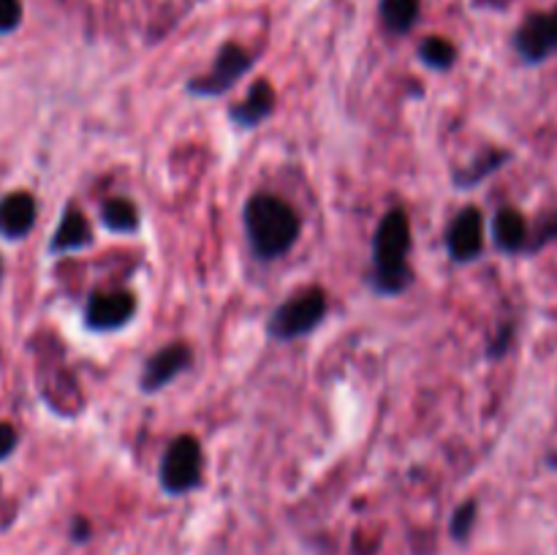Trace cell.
<instances>
[{"instance_id":"1","label":"cell","mask_w":557,"mask_h":555,"mask_svg":"<svg viewBox=\"0 0 557 555\" xmlns=\"http://www.w3.org/2000/svg\"><path fill=\"white\" fill-rule=\"evenodd\" d=\"M245 234L256 259L275 261L286 256L299 239V218L288 201L272 194L250 196L243 210Z\"/></svg>"},{"instance_id":"2","label":"cell","mask_w":557,"mask_h":555,"mask_svg":"<svg viewBox=\"0 0 557 555\" xmlns=\"http://www.w3.org/2000/svg\"><path fill=\"white\" fill-rule=\"evenodd\" d=\"M408 250H411V223L408 215L395 207L381 218L373 234V270L368 283L379 294H400L413 281L408 267Z\"/></svg>"},{"instance_id":"3","label":"cell","mask_w":557,"mask_h":555,"mask_svg":"<svg viewBox=\"0 0 557 555\" xmlns=\"http://www.w3.org/2000/svg\"><path fill=\"white\" fill-rule=\"evenodd\" d=\"M326 310H330V303H326V294L321 288H299L286 303L272 310L270 321H267V335L277 343L308 335L324 321Z\"/></svg>"},{"instance_id":"4","label":"cell","mask_w":557,"mask_h":555,"mask_svg":"<svg viewBox=\"0 0 557 555\" xmlns=\"http://www.w3.org/2000/svg\"><path fill=\"white\" fill-rule=\"evenodd\" d=\"M201 471H205V455H201L199 439H194V435H177L166 446V452H163L158 479H161V488L169 495H183L199 488Z\"/></svg>"},{"instance_id":"5","label":"cell","mask_w":557,"mask_h":555,"mask_svg":"<svg viewBox=\"0 0 557 555\" xmlns=\"http://www.w3.org/2000/svg\"><path fill=\"white\" fill-rule=\"evenodd\" d=\"M250 65H253V54H250L248 49L232 41L223 44V47L218 49L212 69L188 82V92L196 98L223 96V92L232 90V87L248 74Z\"/></svg>"},{"instance_id":"6","label":"cell","mask_w":557,"mask_h":555,"mask_svg":"<svg viewBox=\"0 0 557 555\" xmlns=\"http://www.w3.org/2000/svg\"><path fill=\"white\" fill-rule=\"evenodd\" d=\"M484 250V218L479 207H462L446 229V254L457 264L476 261Z\"/></svg>"},{"instance_id":"7","label":"cell","mask_w":557,"mask_h":555,"mask_svg":"<svg viewBox=\"0 0 557 555\" xmlns=\"http://www.w3.org/2000/svg\"><path fill=\"white\" fill-rule=\"evenodd\" d=\"M136 297L131 292H96L85 305V326L92 332H114L131 324Z\"/></svg>"},{"instance_id":"8","label":"cell","mask_w":557,"mask_h":555,"mask_svg":"<svg viewBox=\"0 0 557 555\" xmlns=\"http://www.w3.org/2000/svg\"><path fill=\"white\" fill-rule=\"evenodd\" d=\"M515 47L525 63H542L557 52V5L547 14H531L515 36Z\"/></svg>"},{"instance_id":"9","label":"cell","mask_w":557,"mask_h":555,"mask_svg":"<svg viewBox=\"0 0 557 555\" xmlns=\"http://www.w3.org/2000/svg\"><path fill=\"white\" fill-rule=\"evenodd\" d=\"M190 359H194V351L185 343H169V346L158 348L145 362V370H141V392H158L172 384L180 373L190 368Z\"/></svg>"},{"instance_id":"10","label":"cell","mask_w":557,"mask_h":555,"mask_svg":"<svg viewBox=\"0 0 557 555\" xmlns=\"http://www.w3.org/2000/svg\"><path fill=\"white\" fill-rule=\"evenodd\" d=\"M38 205L27 190H14V194L0 199V237L22 239L36 226Z\"/></svg>"},{"instance_id":"11","label":"cell","mask_w":557,"mask_h":555,"mask_svg":"<svg viewBox=\"0 0 557 555\" xmlns=\"http://www.w3.org/2000/svg\"><path fill=\"white\" fill-rule=\"evenodd\" d=\"M275 87L270 85V79H259L250 85L248 96L237 103V107L228 109V120L239 128H256V125L264 123L272 112H275Z\"/></svg>"},{"instance_id":"12","label":"cell","mask_w":557,"mask_h":555,"mask_svg":"<svg viewBox=\"0 0 557 555\" xmlns=\"http://www.w3.org/2000/svg\"><path fill=\"white\" fill-rule=\"evenodd\" d=\"M87 245H92L90 223H87V218L82 215L76 207H69V210L63 212V218H60L52 239H49V254H74V250L87 248Z\"/></svg>"},{"instance_id":"13","label":"cell","mask_w":557,"mask_h":555,"mask_svg":"<svg viewBox=\"0 0 557 555\" xmlns=\"http://www.w3.org/2000/svg\"><path fill=\"white\" fill-rule=\"evenodd\" d=\"M493 243L504 254H520V250H525L531 245V229H528V221L522 218L520 210L504 207V210L495 212Z\"/></svg>"},{"instance_id":"14","label":"cell","mask_w":557,"mask_h":555,"mask_svg":"<svg viewBox=\"0 0 557 555\" xmlns=\"http://www.w3.org/2000/svg\"><path fill=\"white\" fill-rule=\"evenodd\" d=\"M381 22L395 36H406L411 27L419 22V11H422V0H381L379 5Z\"/></svg>"},{"instance_id":"15","label":"cell","mask_w":557,"mask_h":555,"mask_svg":"<svg viewBox=\"0 0 557 555\" xmlns=\"http://www.w3.org/2000/svg\"><path fill=\"white\" fill-rule=\"evenodd\" d=\"M506 161H509V152L506 150L482 152L476 161H471L466 169H460V172L455 174V185L457 188H473V185L484 183L493 172H498Z\"/></svg>"},{"instance_id":"16","label":"cell","mask_w":557,"mask_h":555,"mask_svg":"<svg viewBox=\"0 0 557 555\" xmlns=\"http://www.w3.org/2000/svg\"><path fill=\"white\" fill-rule=\"evenodd\" d=\"M101 221L114 234H134L139 229V210L128 199H109L101 207Z\"/></svg>"},{"instance_id":"17","label":"cell","mask_w":557,"mask_h":555,"mask_svg":"<svg viewBox=\"0 0 557 555\" xmlns=\"http://www.w3.org/2000/svg\"><path fill=\"white\" fill-rule=\"evenodd\" d=\"M419 60L433 71H449L457 63V49L444 36H428L419 44Z\"/></svg>"},{"instance_id":"18","label":"cell","mask_w":557,"mask_h":555,"mask_svg":"<svg viewBox=\"0 0 557 555\" xmlns=\"http://www.w3.org/2000/svg\"><path fill=\"white\" fill-rule=\"evenodd\" d=\"M476 501H466V504L460 506V509H455V515H451V536L460 539V542H466L468 533H471L473 522H476Z\"/></svg>"},{"instance_id":"19","label":"cell","mask_w":557,"mask_h":555,"mask_svg":"<svg viewBox=\"0 0 557 555\" xmlns=\"http://www.w3.org/2000/svg\"><path fill=\"white\" fill-rule=\"evenodd\" d=\"M22 22V0H0V33H14Z\"/></svg>"},{"instance_id":"20","label":"cell","mask_w":557,"mask_h":555,"mask_svg":"<svg viewBox=\"0 0 557 555\" xmlns=\"http://www.w3.org/2000/svg\"><path fill=\"white\" fill-rule=\"evenodd\" d=\"M16 444H20V433H16L14 424L0 422V462L14 455Z\"/></svg>"},{"instance_id":"21","label":"cell","mask_w":557,"mask_h":555,"mask_svg":"<svg viewBox=\"0 0 557 555\" xmlns=\"http://www.w3.org/2000/svg\"><path fill=\"white\" fill-rule=\"evenodd\" d=\"M0 283H3V259H0Z\"/></svg>"}]
</instances>
